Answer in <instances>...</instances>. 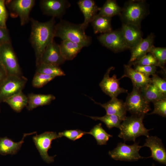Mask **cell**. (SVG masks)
<instances>
[{
	"mask_svg": "<svg viewBox=\"0 0 166 166\" xmlns=\"http://www.w3.org/2000/svg\"><path fill=\"white\" fill-rule=\"evenodd\" d=\"M31 32L30 41L35 52L36 65L41 63L42 54L45 49L54 37L55 25L54 18L45 22H41L31 18Z\"/></svg>",
	"mask_w": 166,
	"mask_h": 166,
	"instance_id": "cell-1",
	"label": "cell"
},
{
	"mask_svg": "<svg viewBox=\"0 0 166 166\" xmlns=\"http://www.w3.org/2000/svg\"><path fill=\"white\" fill-rule=\"evenodd\" d=\"M54 37L62 40H67L87 47L91 44L92 38L86 35L81 24H75L65 20H61L55 25Z\"/></svg>",
	"mask_w": 166,
	"mask_h": 166,
	"instance_id": "cell-2",
	"label": "cell"
},
{
	"mask_svg": "<svg viewBox=\"0 0 166 166\" xmlns=\"http://www.w3.org/2000/svg\"><path fill=\"white\" fill-rule=\"evenodd\" d=\"M145 116L132 115L126 117L121 124L118 136L123 139L124 142L132 141L135 142L136 139L140 136H149L148 132L152 129H148L144 127L143 120Z\"/></svg>",
	"mask_w": 166,
	"mask_h": 166,
	"instance_id": "cell-3",
	"label": "cell"
},
{
	"mask_svg": "<svg viewBox=\"0 0 166 166\" xmlns=\"http://www.w3.org/2000/svg\"><path fill=\"white\" fill-rule=\"evenodd\" d=\"M148 6L144 0H130L122 8L119 15L123 23L140 27L143 19L148 14Z\"/></svg>",
	"mask_w": 166,
	"mask_h": 166,
	"instance_id": "cell-4",
	"label": "cell"
},
{
	"mask_svg": "<svg viewBox=\"0 0 166 166\" xmlns=\"http://www.w3.org/2000/svg\"><path fill=\"white\" fill-rule=\"evenodd\" d=\"M124 103L127 111L132 115L145 116L151 109L149 103L144 97L140 89L133 87L132 91L128 93Z\"/></svg>",
	"mask_w": 166,
	"mask_h": 166,
	"instance_id": "cell-5",
	"label": "cell"
},
{
	"mask_svg": "<svg viewBox=\"0 0 166 166\" xmlns=\"http://www.w3.org/2000/svg\"><path fill=\"white\" fill-rule=\"evenodd\" d=\"M35 3L34 0H8L5 5L8 9L11 17H19L21 25L24 26L30 21V14Z\"/></svg>",
	"mask_w": 166,
	"mask_h": 166,
	"instance_id": "cell-6",
	"label": "cell"
},
{
	"mask_svg": "<svg viewBox=\"0 0 166 166\" xmlns=\"http://www.w3.org/2000/svg\"><path fill=\"white\" fill-rule=\"evenodd\" d=\"M0 63L8 76L22 75L21 69L11 43L0 45Z\"/></svg>",
	"mask_w": 166,
	"mask_h": 166,
	"instance_id": "cell-7",
	"label": "cell"
},
{
	"mask_svg": "<svg viewBox=\"0 0 166 166\" xmlns=\"http://www.w3.org/2000/svg\"><path fill=\"white\" fill-rule=\"evenodd\" d=\"M139 142H135L132 145H128L125 143H119L117 146L113 150L109 152L110 157L115 160L126 161H136L143 159L139 151L142 147L139 145Z\"/></svg>",
	"mask_w": 166,
	"mask_h": 166,
	"instance_id": "cell-8",
	"label": "cell"
},
{
	"mask_svg": "<svg viewBox=\"0 0 166 166\" xmlns=\"http://www.w3.org/2000/svg\"><path fill=\"white\" fill-rule=\"evenodd\" d=\"M27 81L22 75L8 76L0 86V103L22 92Z\"/></svg>",
	"mask_w": 166,
	"mask_h": 166,
	"instance_id": "cell-9",
	"label": "cell"
},
{
	"mask_svg": "<svg viewBox=\"0 0 166 166\" xmlns=\"http://www.w3.org/2000/svg\"><path fill=\"white\" fill-rule=\"evenodd\" d=\"M59 138L56 132H46L39 135H36L33 137V141L43 159L49 163L54 160L53 156H50L48 153V150L51 148L52 141Z\"/></svg>",
	"mask_w": 166,
	"mask_h": 166,
	"instance_id": "cell-10",
	"label": "cell"
},
{
	"mask_svg": "<svg viewBox=\"0 0 166 166\" xmlns=\"http://www.w3.org/2000/svg\"><path fill=\"white\" fill-rule=\"evenodd\" d=\"M97 38L103 45L114 52L128 49L121 30L101 34Z\"/></svg>",
	"mask_w": 166,
	"mask_h": 166,
	"instance_id": "cell-11",
	"label": "cell"
},
{
	"mask_svg": "<svg viewBox=\"0 0 166 166\" xmlns=\"http://www.w3.org/2000/svg\"><path fill=\"white\" fill-rule=\"evenodd\" d=\"M114 69L113 66L109 68L99 84L102 91L111 98L117 97L121 93L128 92L127 90L120 86L119 80L120 79H117L116 75L114 74L112 77L109 76L111 71Z\"/></svg>",
	"mask_w": 166,
	"mask_h": 166,
	"instance_id": "cell-12",
	"label": "cell"
},
{
	"mask_svg": "<svg viewBox=\"0 0 166 166\" xmlns=\"http://www.w3.org/2000/svg\"><path fill=\"white\" fill-rule=\"evenodd\" d=\"M39 5L43 14L55 18L62 16L70 4L66 0H42Z\"/></svg>",
	"mask_w": 166,
	"mask_h": 166,
	"instance_id": "cell-13",
	"label": "cell"
},
{
	"mask_svg": "<svg viewBox=\"0 0 166 166\" xmlns=\"http://www.w3.org/2000/svg\"><path fill=\"white\" fill-rule=\"evenodd\" d=\"M147 137L142 147L149 148L151 151V155L146 158H152L159 163L166 165V150L161 140L156 136H148Z\"/></svg>",
	"mask_w": 166,
	"mask_h": 166,
	"instance_id": "cell-14",
	"label": "cell"
},
{
	"mask_svg": "<svg viewBox=\"0 0 166 166\" xmlns=\"http://www.w3.org/2000/svg\"><path fill=\"white\" fill-rule=\"evenodd\" d=\"M65 61L61 54L59 45L56 43L53 40L43 51L40 64H49L59 66L63 64Z\"/></svg>",
	"mask_w": 166,
	"mask_h": 166,
	"instance_id": "cell-15",
	"label": "cell"
},
{
	"mask_svg": "<svg viewBox=\"0 0 166 166\" xmlns=\"http://www.w3.org/2000/svg\"><path fill=\"white\" fill-rule=\"evenodd\" d=\"M140 28L133 25L122 23L121 30L128 49L135 46L143 38Z\"/></svg>",
	"mask_w": 166,
	"mask_h": 166,
	"instance_id": "cell-16",
	"label": "cell"
},
{
	"mask_svg": "<svg viewBox=\"0 0 166 166\" xmlns=\"http://www.w3.org/2000/svg\"><path fill=\"white\" fill-rule=\"evenodd\" d=\"M155 36L151 33L145 38H142L135 46L131 49V56L128 64L137 60L149 53L153 46Z\"/></svg>",
	"mask_w": 166,
	"mask_h": 166,
	"instance_id": "cell-17",
	"label": "cell"
},
{
	"mask_svg": "<svg viewBox=\"0 0 166 166\" xmlns=\"http://www.w3.org/2000/svg\"><path fill=\"white\" fill-rule=\"evenodd\" d=\"M95 103L99 105L104 108L106 112V114L114 115L118 116L122 121L126 117L127 110L124 102L117 97L111 98L108 102L101 104L95 101Z\"/></svg>",
	"mask_w": 166,
	"mask_h": 166,
	"instance_id": "cell-18",
	"label": "cell"
},
{
	"mask_svg": "<svg viewBox=\"0 0 166 166\" xmlns=\"http://www.w3.org/2000/svg\"><path fill=\"white\" fill-rule=\"evenodd\" d=\"M124 73L121 79L128 77L132 81L133 87L140 89L151 82V78L133 69L128 65H124Z\"/></svg>",
	"mask_w": 166,
	"mask_h": 166,
	"instance_id": "cell-19",
	"label": "cell"
},
{
	"mask_svg": "<svg viewBox=\"0 0 166 166\" xmlns=\"http://www.w3.org/2000/svg\"><path fill=\"white\" fill-rule=\"evenodd\" d=\"M77 4L84 16V21L81 24L82 28L85 30L97 14L101 7H98L93 0H80L78 2Z\"/></svg>",
	"mask_w": 166,
	"mask_h": 166,
	"instance_id": "cell-20",
	"label": "cell"
},
{
	"mask_svg": "<svg viewBox=\"0 0 166 166\" xmlns=\"http://www.w3.org/2000/svg\"><path fill=\"white\" fill-rule=\"evenodd\" d=\"M36 133V132H34L24 133L22 140L17 142H14L6 137L0 138V155H5L15 154L20 149L24 142L25 138L28 135Z\"/></svg>",
	"mask_w": 166,
	"mask_h": 166,
	"instance_id": "cell-21",
	"label": "cell"
},
{
	"mask_svg": "<svg viewBox=\"0 0 166 166\" xmlns=\"http://www.w3.org/2000/svg\"><path fill=\"white\" fill-rule=\"evenodd\" d=\"M59 46L65 61L72 60L84 47L81 45L67 40H62Z\"/></svg>",
	"mask_w": 166,
	"mask_h": 166,
	"instance_id": "cell-22",
	"label": "cell"
},
{
	"mask_svg": "<svg viewBox=\"0 0 166 166\" xmlns=\"http://www.w3.org/2000/svg\"><path fill=\"white\" fill-rule=\"evenodd\" d=\"M27 97L28 103L26 106L29 110H31L39 106L48 105L56 97L52 94H29Z\"/></svg>",
	"mask_w": 166,
	"mask_h": 166,
	"instance_id": "cell-23",
	"label": "cell"
},
{
	"mask_svg": "<svg viewBox=\"0 0 166 166\" xmlns=\"http://www.w3.org/2000/svg\"><path fill=\"white\" fill-rule=\"evenodd\" d=\"M111 18L97 14L91 22L94 33L102 34L111 31Z\"/></svg>",
	"mask_w": 166,
	"mask_h": 166,
	"instance_id": "cell-24",
	"label": "cell"
},
{
	"mask_svg": "<svg viewBox=\"0 0 166 166\" xmlns=\"http://www.w3.org/2000/svg\"><path fill=\"white\" fill-rule=\"evenodd\" d=\"M140 90L144 97L149 103L166 98V96L160 92L151 82L141 88Z\"/></svg>",
	"mask_w": 166,
	"mask_h": 166,
	"instance_id": "cell-25",
	"label": "cell"
},
{
	"mask_svg": "<svg viewBox=\"0 0 166 166\" xmlns=\"http://www.w3.org/2000/svg\"><path fill=\"white\" fill-rule=\"evenodd\" d=\"M4 102L8 104L15 111L20 112L27 106L28 98L22 92L8 98Z\"/></svg>",
	"mask_w": 166,
	"mask_h": 166,
	"instance_id": "cell-26",
	"label": "cell"
},
{
	"mask_svg": "<svg viewBox=\"0 0 166 166\" xmlns=\"http://www.w3.org/2000/svg\"><path fill=\"white\" fill-rule=\"evenodd\" d=\"M121 10L122 8L118 5L115 0H107L100 8L98 14L111 18L116 15H119Z\"/></svg>",
	"mask_w": 166,
	"mask_h": 166,
	"instance_id": "cell-27",
	"label": "cell"
},
{
	"mask_svg": "<svg viewBox=\"0 0 166 166\" xmlns=\"http://www.w3.org/2000/svg\"><path fill=\"white\" fill-rule=\"evenodd\" d=\"M101 125V123L96 125L89 132H87V134L94 137L97 144L100 145L106 144L109 138L113 136L108 133L102 127Z\"/></svg>",
	"mask_w": 166,
	"mask_h": 166,
	"instance_id": "cell-28",
	"label": "cell"
},
{
	"mask_svg": "<svg viewBox=\"0 0 166 166\" xmlns=\"http://www.w3.org/2000/svg\"><path fill=\"white\" fill-rule=\"evenodd\" d=\"M36 72L55 77L64 76L65 75L59 66L49 64H40L37 66Z\"/></svg>",
	"mask_w": 166,
	"mask_h": 166,
	"instance_id": "cell-29",
	"label": "cell"
},
{
	"mask_svg": "<svg viewBox=\"0 0 166 166\" xmlns=\"http://www.w3.org/2000/svg\"><path fill=\"white\" fill-rule=\"evenodd\" d=\"M93 120H100L104 123L109 129L116 127L120 128L121 123L122 121L118 116L114 115L106 114L104 116L101 117L89 116Z\"/></svg>",
	"mask_w": 166,
	"mask_h": 166,
	"instance_id": "cell-30",
	"label": "cell"
},
{
	"mask_svg": "<svg viewBox=\"0 0 166 166\" xmlns=\"http://www.w3.org/2000/svg\"><path fill=\"white\" fill-rule=\"evenodd\" d=\"M155 57L158 63L157 66L164 69V66L166 62V48L165 47H156L154 45L149 52Z\"/></svg>",
	"mask_w": 166,
	"mask_h": 166,
	"instance_id": "cell-31",
	"label": "cell"
},
{
	"mask_svg": "<svg viewBox=\"0 0 166 166\" xmlns=\"http://www.w3.org/2000/svg\"><path fill=\"white\" fill-rule=\"evenodd\" d=\"M55 77V76L36 72L32 80V85L36 88L42 87Z\"/></svg>",
	"mask_w": 166,
	"mask_h": 166,
	"instance_id": "cell-32",
	"label": "cell"
},
{
	"mask_svg": "<svg viewBox=\"0 0 166 166\" xmlns=\"http://www.w3.org/2000/svg\"><path fill=\"white\" fill-rule=\"evenodd\" d=\"M128 65L131 66H147L154 65L156 66H158V63L154 56L149 53L141 58L136 60Z\"/></svg>",
	"mask_w": 166,
	"mask_h": 166,
	"instance_id": "cell-33",
	"label": "cell"
},
{
	"mask_svg": "<svg viewBox=\"0 0 166 166\" xmlns=\"http://www.w3.org/2000/svg\"><path fill=\"white\" fill-rule=\"evenodd\" d=\"M87 132L81 130H66L62 132H59L58 134L59 138L64 136L73 141H75L81 138L84 135L87 134Z\"/></svg>",
	"mask_w": 166,
	"mask_h": 166,
	"instance_id": "cell-34",
	"label": "cell"
},
{
	"mask_svg": "<svg viewBox=\"0 0 166 166\" xmlns=\"http://www.w3.org/2000/svg\"><path fill=\"white\" fill-rule=\"evenodd\" d=\"M154 104L153 111L148 115L156 114L164 117H166V98L152 102Z\"/></svg>",
	"mask_w": 166,
	"mask_h": 166,
	"instance_id": "cell-35",
	"label": "cell"
},
{
	"mask_svg": "<svg viewBox=\"0 0 166 166\" xmlns=\"http://www.w3.org/2000/svg\"><path fill=\"white\" fill-rule=\"evenodd\" d=\"M151 82L164 95L166 96V81L165 80L159 77L156 74L151 78Z\"/></svg>",
	"mask_w": 166,
	"mask_h": 166,
	"instance_id": "cell-36",
	"label": "cell"
},
{
	"mask_svg": "<svg viewBox=\"0 0 166 166\" xmlns=\"http://www.w3.org/2000/svg\"><path fill=\"white\" fill-rule=\"evenodd\" d=\"M134 69L148 77L153 76L156 74V66L154 65L147 66H134Z\"/></svg>",
	"mask_w": 166,
	"mask_h": 166,
	"instance_id": "cell-37",
	"label": "cell"
},
{
	"mask_svg": "<svg viewBox=\"0 0 166 166\" xmlns=\"http://www.w3.org/2000/svg\"><path fill=\"white\" fill-rule=\"evenodd\" d=\"M6 43H11V40L7 27L0 26V45Z\"/></svg>",
	"mask_w": 166,
	"mask_h": 166,
	"instance_id": "cell-38",
	"label": "cell"
},
{
	"mask_svg": "<svg viewBox=\"0 0 166 166\" xmlns=\"http://www.w3.org/2000/svg\"><path fill=\"white\" fill-rule=\"evenodd\" d=\"M8 14L6 7L5 1L0 0V18L6 22Z\"/></svg>",
	"mask_w": 166,
	"mask_h": 166,
	"instance_id": "cell-39",
	"label": "cell"
},
{
	"mask_svg": "<svg viewBox=\"0 0 166 166\" xmlns=\"http://www.w3.org/2000/svg\"><path fill=\"white\" fill-rule=\"evenodd\" d=\"M8 76L5 68L0 63V86L6 80Z\"/></svg>",
	"mask_w": 166,
	"mask_h": 166,
	"instance_id": "cell-40",
	"label": "cell"
},
{
	"mask_svg": "<svg viewBox=\"0 0 166 166\" xmlns=\"http://www.w3.org/2000/svg\"><path fill=\"white\" fill-rule=\"evenodd\" d=\"M0 26L6 28V22H4L0 18Z\"/></svg>",
	"mask_w": 166,
	"mask_h": 166,
	"instance_id": "cell-41",
	"label": "cell"
},
{
	"mask_svg": "<svg viewBox=\"0 0 166 166\" xmlns=\"http://www.w3.org/2000/svg\"><path fill=\"white\" fill-rule=\"evenodd\" d=\"M151 166H156L154 164H152V165Z\"/></svg>",
	"mask_w": 166,
	"mask_h": 166,
	"instance_id": "cell-42",
	"label": "cell"
}]
</instances>
